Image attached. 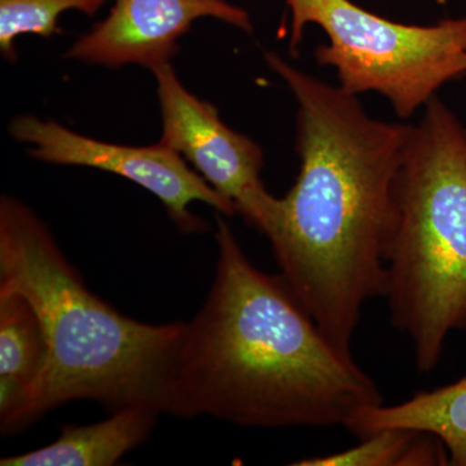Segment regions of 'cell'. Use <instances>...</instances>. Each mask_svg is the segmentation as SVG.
<instances>
[{
    "instance_id": "1",
    "label": "cell",
    "mask_w": 466,
    "mask_h": 466,
    "mask_svg": "<svg viewBox=\"0 0 466 466\" xmlns=\"http://www.w3.org/2000/svg\"><path fill=\"white\" fill-rule=\"evenodd\" d=\"M265 60L297 106V182L266 238L281 276L325 336L351 352L364 306L383 297L398 177L412 125L367 115L355 95L276 52Z\"/></svg>"
},
{
    "instance_id": "2",
    "label": "cell",
    "mask_w": 466,
    "mask_h": 466,
    "mask_svg": "<svg viewBox=\"0 0 466 466\" xmlns=\"http://www.w3.org/2000/svg\"><path fill=\"white\" fill-rule=\"evenodd\" d=\"M216 276L184 328L168 415L249 428L348 429L383 404L351 352L318 327L283 276L265 274L217 217Z\"/></svg>"
},
{
    "instance_id": "3",
    "label": "cell",
    "mask_w": 466,
    "mask_h": 466,
    "mask_svg": "<svg viewBox=\"0 0 466 466\" xmlns=\"http://www.w3.org/2000/svg\"><path fill=\"white\" fill-rule=\"evenodd\" d=\"M0 289L29 300L48 348L41 375L3 434L73 400L168 413L186 323L146 324L119 314L86 287L41 218L8 195L0 198Z\"/></svg>"
},
{
    "instance_id": "4",
    "label": "cell",
    "mask_w": 466,
    "mask_h": 466,
    "mask_svg": "<svg viewBox=\"0 0 466 466\" xmlns=\"http://www.w3.org/2000/svg\"><path fill=\"white\" fill-rule=\"evenodd\" d=\"M424 108L398 177L383 297L428 373L466 328V128L437 96Z\"/></svg>"
},
{
    "instance_id": "5",
    "label": "cell",
    "mask_w": 466,
    "mask_h": 466,
    "mask_svg": "<svg viewBox=\"0 0 466 466\" xmlns=\"http://www.w3.org/2000/svg\"><path fill=\"white\" fill-rule=\"evenodd\" d=\"M289 47L299 55L305 27L320 26L328 43L315 58L336 70L339 87L358 96L377 92L400 118L425 106L441 86L466 76V17L404 25L350 0H287Z\"/></svg>"
},
{
    "instance_id": "6",
    "label": "cell",
    "mask_w": 466,
    "mask_h": 466,
    "mask_svg": "<svg viewBox=\"0 0 466 466\" xmlns=\"http://www.w3.org/2000/svg\"><path fill=\"white\" fill-rule=\"evenodd\" d=\"M157 81L162 131L158 143L179 153L196 173L266 236L280 198L260 179L265 156L258 144L228 127L213 104L187 90L171 63L152 69Z\"/></svg>"
},
{
    "instance_id": "7",
    "label": "cell",
    "mask_w": 466,
    "mask_h": 466,
    "mask_svg": "<svg viewBox=\"0 0 466 466\" xmlns=\"http://www.w3.org/2000/svg\"><path fill=\"white\" fill-rule=\"evenodd\" d=\"M9 133L27 144V153L38 161L66 167H85L126 177L153 193L183 232L204 231V222L189 205L202 202L223 216H235L231 202L218 193L173 149L157 143L149 147L101 142L69 130L66 126L30 115L15 116Z\"/></svg>"
},
{
    "instance_id": "8",
    "label": "cell",
    "mask_w": 466,
    "mask_h": 466,
    "mask_svg": "<svg viewBox=\"0 0 466 466\" xmlns=\"http://www.w3.org/2000/svg\"><path fill=\"white\" fill-rule=\"evenodd\" d=\"M202 17L253 32L249 14L226 0H116L108 16L79 36L66 57L88 66L152 70L170 63L177 41Z\"/></svg>"
},
{
    "instance_id": "9",
    "label": "cell",
    "mask_w": 466,
    "mask_h": 466,
    "mask_svg": "<svg viewBox=\"0 0 466 466\" xmlns=\"http://www.w3.org/2000/svg\"><path fill=\"white\" fill-rule=\"evenodd\" d=\"M161 415L156 408L130 406L103 421L66 426L42 449L0 460L2 466H112L149 437Z\"/></svg>"
},
{
    "instance_id": "10",
    "label": "cell",
    "mask_w": 466,
    "mask_h": 466,
    "mask_svg": "<svg viewBox=\"0 0 466 466\" xmlns=\"http://www.w3.org/2000/svg\"><path fill=\"white\" fill-rule=\"evenodd\" d=\"M386 429L433 435L449 453L450 465L466 466V376L451 385L420 391L397 406L364 410L349 431L364 438Z\"/></svg>"
},
{
    "instance_id": "11",
    "label": "cell",
    "mask_w": 466,
    "mask_h": 466,
    "mask_svg": "<svg viewBox=\"0 0 466 466\" xmlns=\"http://www.w3.org/2000/svg\"><path fill=\"white\" fill-rule=\"evenodd\" d=\"M47 339L35 309L16 291L0 289V429L23 406L47 360Z\"/></svg>"
},
{
    "instance_id": "12",
    "label": "cell",
    "mask_w": 466,
    "mask_h": 466,
    "mask_svg": "<svg viewBox=\"0 0 466 466\" xmlns=\"http://www.w3.org/2000/svg\"><path fill=\"white\" fill-rule=\"evenodd\" d=\"M296 466L450 465L440 440L421 431L386 429L361 438L357 447L332 455L299 460Z\"/></svg>"
},
{
    "instance_id": "13",
    "label": "cell",
    "mask_w": 466,
    "mask_h": 466,
    "mask_svg": "<svg viewBox=\"0 0 466 466\" xmlns=\"http://www.w3.org/2000/svg\"><path fill=\"white\" fill-rule=\"evenodd\" d=\"M106 0H0V51L5 60L15 63L18 36L50 38L61 34L58 18L69 9L94 16Z\"/></svg>"
}]
</instances>
